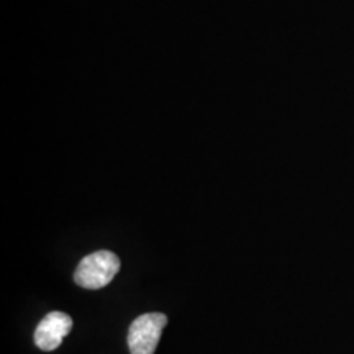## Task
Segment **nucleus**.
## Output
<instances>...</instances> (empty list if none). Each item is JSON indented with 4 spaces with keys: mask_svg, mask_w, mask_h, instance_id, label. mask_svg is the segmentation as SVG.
Masks as SVG:
<instances>
[{
    "mask_svg": "<svg viewBox=\"0 0 354 354\" xmlns=\"http://www.w3.org/2000/svg\"><path fill=\"white\" fill-rule=\"evenodd\" d=\"M120 271V259L112 251H95L79 263L74 281L84 289H104Z\"/></svg>",
    "mask_w": 354,
    "mask_h": 354,
    "instance_id": "f257e3e1",
    "label": "nucleus"
},
{
    "mask_svg": "<svg viewBox=\"0 0 354 354\" xmlns=\"http://www.w3.org/2000/svg\"><path fill=\"white\" fill-rule=\"evenodd\" d=\"M167 325L165 313H145L133 320L128 330V348L131 354H154Z\"/></svg>",
    "mask_w": 354,
    "mask_h": 354,
    "instance_id": "f03ea898",
    "label": "nucleus"
},
{
    "mask_svg": "<svg viewBox=\"0 0 354 354\" xmlns=\"http://www.w3.org/2000/svg\"><path fill=\"white\" fill-rule=\"evenodd\" d=\"M73 330V318L64 312H50L35 330V344L43 351H55Z\"/></svg>",
    "mask_w": 354,
    "mask_h": 354,
    "instance_id": "7ed1b4c3",
    "label": "nucleus"
}]
</instances>
